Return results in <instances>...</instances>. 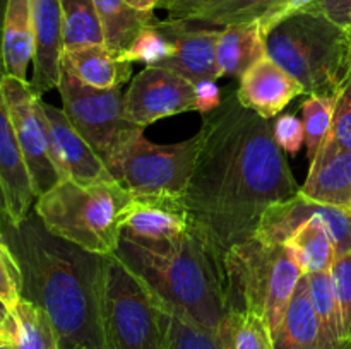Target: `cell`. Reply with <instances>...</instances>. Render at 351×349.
<instances>
[{"label":"cell","instance_id":"7402d4cb","mask_svg":"<svg viewBox=\"0 0 351 349\" xmlns=\"http://www.w3.org/2000/svg\"><path fill=\"white\" fill-rule=\"evenodd\" d=\"M216 55L221 77H242L256 62L266 57V43L259 21L221 27Z\"/></svg>","mask_w":351,"mask_h":349},{"label":"cell","instance_id":"44dd1931","mask_svg":"<svg viewBox=\"0 0 351 349\" xmlns=\"http://www.w3.org/2000/svg\"><path fill=\"white\" fill-rule=\"evenodd\" d=\"M304 212L307 222L298 228L287 245L293 248L304 274L329 272L336 260V246L322 219L324 205L305 197Z\"/></svg>","mask_w":351,"mask_h":349},{"label":"cell","instance_id":"d4e9b609","mask_svg":"<svg viewBox=\"0 0 351 349\" xmlns=\"http://www.w3.org/2000/svg\"><path fill=\"white\" fill-rule=\"evenodd\" d=\"M101 21L105 44L110 50L122 53L130 47L137 34L153 24V12L132 9L125 0H93Z\"/></svg>","mask_w":351,"mask_h":349},{"label":"cell","instance_id":"e0dca14e","mask_svg":"<svg viewBox=\"0 0 351 349\" xmlns=\"http://www.w3.org/2000/svg\"><path fill=\"white\" fill-rule=\"evenodd\" d=\"M305 94L300 82L269 57L261 58L240 77V105L266 120H273L297 96Z\"/></svg>","mask_w":351,"mask_h":349},{"label":"cell","instance_id":"9a60e30c","mask_svg":"<svg viewBox=\"0 0 351 349\" xmlns=\"http://www.w3.org/2000/svg\"><path fill=\"white\" fill-rule=\"evenodd\" d=\"M2 74L3 72L0 68V79ZM0 194L5 205L3 218L12 222L23 221L36 202L29 171L21 153L12 120L3 101L2 89H0Z\"/></svg>","mask_w":351,"mask_h":349},{"label":"cell","instance_id":"603a6c76","mask_svg":"<svg viewBox=\"0 0 351 349\" xmlns=\"http://www.w3.org/2000/svg\"><path fill=\"white\" fill-rule=\"evenodd\" d=\"M274 349H322L321 331L308 296V277L304 274L293 298L273 334Z\"/></svg>","mask_w":351,"mask_h":349},{"label":"cell","instance_id":"7bdbcfd3","mask_svg":"<svg viewBox=\"0 0 351 349\" xmlns=\"http://www.w3.org/2000/svg\"><path fill=\"white\" fill-rule=\"evenodd\" d=\"M5 7H7V0H0V36H2V24H3V16H5Z\"/></svg>","mask_w":351,"mask_h":349},{"label":"cell","instance_id":"30bf717a","mask_svg":"<svg viewBox=\"0 0 351 349\" xmlns=\"http://www.w3.org/2000/svg\"><path fill=\"white\" fill-rule=\"evenodd\" d=\"M0 89L29 171L34 197L38 198L62 180L51 159L47 120L41 106L43 99L31 89L29 82L7 74H2Z\"/></svg>","mask_w":351,"mask_h":349},{"label":"cell","instance_id":"6da1fadb","mask_svg":"<svg viewBox=\"0 0 351 349\" xmlns=\"http://www.w3.org/2000/svg\"><path fill=\"white\" fill-rule=\"evenodd\" d=\"M201 149L184 194L192 231L219 260L252 238L267 207L293 197L300 185L273 135L271 120L226 94L202 115Z\"/></svg>","mask_w":351,"mask_h":349},{"label":"cell","instance_id":"cb8c5ba5","mask_svg":"<svg viewBox=\"0 0 351 349\" xmlns=\"http://www.w3.org/2000/svg\"><path fill=\"white\" fill-rule=\"evenodd\" d=\"M0 334L12 349H60L53 324L43 308L21 298L7 313Z\"/></svg>","mask_w":351,"mask_h":349},{"label":"cell","instance_id":"8fae6325","mask_svg":"<svg viewBox=\"0 0 351 349\" xmlns=\"http://www.w3.org/2000/svg\"><path fill=\"white\" fill-rule=\"evenodd\" d=\"M197 112L194 82L165 67H146L123 94V116L129 123L147 127L167 116Z\"/></svg>","mask_w":351,"mask_h":349},{"label":"cell","instance_id":"b9f144b4","mask_svg":"<svg viewBox=\"0 0 351 349\" xmlns=\"http://www.w3.org/2000/svg\"><path fill=\"white\" fill-rule=\"evenodd\" d=\"M7 313H9V308H7V305L0 300V328H2L3 322H5Z\"/></svg>","mask_w":351,"mask_h":349},{"label":"cell","instance_id":"ee69618b","mask_svg":"<svg viewBox=\"0 0 351 349\" xmlns=\"http://www.w3.org/2000/svg\"><path fill=\"white\" fill-rule=\"evenodd\" d=\"M3 216H5V205H3L2 194H0V221H2ZM0 240H2V228H0Z\"/></svg>","mask_w":351,"mask_h":349},{"label":"cell","instance_id":"ab89813d","mask_svg":"<svg viewBox=\"0 0 351 349\" xmlns=\"http://www.w3.org/2000/svg\"><path fill=\"white\" fill-rule=\"evenodd\" d=\"M312 2H315V0H281V3L276 7V9L271 10L266 17H263V19L259 21L261 27H263V33L266 34L267 31H269L278 21L283 19V17L307 9Z\"/></svg>","mask_w":351,"mask_h":349},{"label":"cell","instance_id":"9c48e42d","mask_svg":"<svg viewBox=\"0 0 351 349\" xmlns=\"http://www.w3.org/2000/svg\"><path fill=\"white\" fill-rule=\"evenodd\" d=\"M57 89L67 118L106 163L123 130L130 125L123 116L125 92H122V86L96 89L62 70Z\"/></svg>","mask_w":351,"mask_h":349},{"label":"cell","instance_id":"d590c367","mask_svg":"<svg viewBox=\"0 0 351 349\" xmlns=\"http://www.w3.org/2000/svg\"><path fill=\"white\" fill-rule=\"evenodd\" d=\"M329 135L351 151V72L343 82L335 101V116Z\"/></svg>","mask_w":351,"mask_h":349},{"label":"cell","instance_id":"d6986e66","mask_svg":"<svg viewBox=\"0 0 351 349\" xmlns=\"http://www.w3.org/2000/svg\"><path fill=\"white\" fill-rule=\"evenodd\" d=\"M34 58V26L31 0H7L0 36V68L3 74L27 81Z\"/></svg>","mask_w":351,"mask_h":349},{"label":"cell","instance_id":"7c38bea8","mask_svg":"<svg viewBox=\"0 0 351 349\" xmlns=\"http://www.w3.org/2000/svg\"><path fill=\"white\" fill-rule=\"evenodd\" d=\"M41 106L47 120L51 159L60 177L84 185L115 180L105 161L75 130L64 109L55 108L45 101H41Z\"/></svg>","mask_w":351,"mask_h":349},{"label":"cell","instance_id":"836d02e7","mask_svg":"<svg viewBox=\"0 0 351 349\" xmlns=\"http://www.w3.org/2000/svg\"><path fill=\"white\" fill-rule=\"evenodd\" d=\"M23 298V272L7 243L0 240V300L12 308Z\"/></svg>","mask_w":351,"mask_h":349},{"label":"cell","instance_id":"ac0fdd59","mask_svg":"<svg viewBox=\"0 0 351 349\" xmlns=\"http://www.w3.org/2000/svg\"><path fill=\"white\" fill-rule=\"evenodd\" d=\"M300 194L317 204L351 209V151L329 135L311 161Z\"/></svg>","mask_w":351,"mask_h":349},{"label":"cell","instance_id":"4dcf8cb0","mask_svg":"<svg viewBox=\"0 0 351 349\" xmlns=\"http://www.w3.org/2000/svg\"><path fill=\"white\" fill-rule=\"evenodd\" d=\"M171 55H173V43L160 24V21H154L153 24L144 27L137 34L136 40L130 43V47L125 51L120 53V57L130 64L141 62V64H146L147 67H158Z\"/></svg>","mask_w":351,"mask_h":349},{"label":"cell","instance_id":"f35d334b","mask_svg":"<svg viewBox=\"0 0 351 349\" xmlns=\"http://www.w3.org/2000/svg\"><path fill=\"white\" fill-rule=\"evenodd\" d=\"M195 88V103H197V112L201 115L211 113L223 103L221 89L213 79H204L194 84Z\"/></svg>","mask_w":351,"mask_h":349},{"label":"cell","instance_id":"1f68e13d","mask_svg":"<svg viewBox=\"0 0 351 349\" xmlns=\"http://www.w3.org/2000/svg\"><path fill=\"white\" fill-rule=\"evenodd\" d=\"M167 341L165 349H221L218 337L165 308Z\"/></svg>","mask_w":351,"mask_h":349},{"label":"cell","instance_id":"ba28073f","mask_svg":"<svg viewBox=\"0 0 351 349\" xmlns=\"http://www.w3.org/2000/svg\"><path fill=\"white\" fill-rule=\"evenodd\" d=\"M201 149V135L177 144H154L144 137L143 127L130 123L123 130L106 168L132 195L184 197Z\"/></svg>","mask_w":351,"mask_h":349},{"label":"cell","instance_id":"4fadbf2b","mask_svg":"<svg viewBox=\"0 0 351 349\" xmlns=\"http://www.w3.org/2000/svg\"><path fill=\"white\" fill-rule=\"evenodd\" d=\"M173 43V55L158 67L170 68L191 82L221 77L216 44L219 27L201 26L189 21H160Z\"/></svg>","mask_w":351,"mask_h":349},{"label":"cell","instance_id":"7a4b0ae2","mask_svg":"<svg viewBox=\"0 0 351 349\" xmlns=\"http://www.w3.org/2000/svg\"><path fill=\"white\" fill-rule=\"evenodd\" d=\"M23 272V298L33 301L53 324L60 349H103L99 322L103 259L51 235L38 214L0 221Z\"/></svg>","mask_w":351,"mask_h":349},{"label":"cell","instance_id":"e575fe53","mask_svg":"<svg viewBox=\"0 0 351 349\" xmlns=\"http://www.w3.org/2000/svg\"><path fill=\"white\" fill-rule=\"evenodd\" d=\"M271 125H273L274 140L281 147V151L290 154V156H295L305 144L302 120L295 113H285V115L276 116L274 122H271Z\"/></svg>","mask_w":351,"mask_h":349},{"label":"cell","instance_id":"484cf974","mask_svg":"<svg viewBox=\"0 0 351 349\" xmlns=\"http://www.w3.org/2000/svg\"><path fill=\"white\" fill-rule=\"evenodd\" d=\"M308 296L314 307L315 317L321 331L322 349H351L343 337L341 315H339L338 301L332 287L331 270L329 272L307 274Z\"/></svg>","mask_w":351,"mask_h":349},{"label":"cell","instance_id":"52a82bcc","mask_svg":"<svg viewBox=\"0 0 351 349\" xmlns=\"http://www.w3.org/2000/svg\"><path fill=\"white\" fill-rule=\"evenodd\" d=\"M99 322L103 349H165V307L115 253L103 259Z\"/></svg>","mask_w":351,"mask_h":349},{"label":"cell","instance_id":"bcb514c9","mask_svg":"<svg viewBox=\"0 0 351 349\" xmlns=\"http://www.w3.org/2000/svg\"><path fill=\"white\" fill-rule=\"evenodd\" d=\"M348 33H350V36H351V29H350V31H348Z\"/></svg>","mask_w":351,"mask_h":349},{"label":"cell","instance_id":"277c9868","mask_svg":"<svg viewBox=\"0 0 351 349\" xmlns=\"http://www.w3.org/2000/svg\"><path fill=\"white\" fill-rule=\"evenodd\" d=\"M266 55L293 75L308 96L336 98L351 72V36L319 14L300 10L266 34Z\"/></svg>","mask_w":351,"mask_h":349},{"label":"cell","instance_id":"d6a6232c","mask_svg":"<svg viewBox=\"0 0 351 349\" xmlns=\"http://www.w3.org/2000/svg\"><path fill=\"white\" fill-rule=\"evenodd\" d=\"M331 279L341 315L343 337L351 348V252L336 257L331 269Z\"/></svg>","mask_w":351,"mask_h":349},{"label":"cell","instance_id":"60d3db41","mask_svg":"<svg viewBox=\"0 0 351 349\" xmlns=\"http://www.w3.org/2000/svg\"><path fill=\"white\" fill-rule=\"evenodd\" d=\"M125 2L141 12H153L158 5V0H125Z\"/></svg>","mask_w":351,"mask_h":349},{"label":"cell","instance_id":"5b68a950","mask_svg":"<svg viewBox=\"0 0 351 349\" xmlns=\"http://www.w3.org/2000/svg\"><path fill=\"white\" fill-rule=\"evenodd\" d=\"M132 194L117 180L77 183L62 178L34 202V212L51 235L98 255H112L122 235V212Z\"/></svg>","mask_w":351,"mask_h":349},{"label":"cell","instance_id":"f1b7e54d","mask_svg":"<svg viewBox=\"0 0 351 349\" xmlns=\"http://www.w3.org/2000/svg\"><path fill=\"white\" fill-rule=\"evenodd\" d=\"M281 0H219L195 16L189 23H197L208 27H226L232 24L254 23L266 17L273 9H276Z\"/></svg>","mask_w":351,"mask_h":349},{"label":"cell","instance_id":"83f0119b","mask_svg":"<svg viewBox=\"0 0 351 349\" xmlns=\"http://www.w3.org/2000/svg\"><path fill=\"white\" fill-rule=\"evenodd\" d=\"M64 51L105 44L101 21L93 0H60Z\"/></svg>","mask_w":351,"mask_h":349},{"label":"cell","instance_id":"f546056e","mask_svg":"<svg viewBox=\"0 0 351 349\" xmlns=\"http://www.w3.org/2000/svg\"><path fill=\"white\" fill-rule=\"evenodd\" d=\"M336 98L308 96L302 105V123L305 132V147L308 159H314L317 151L331 133Z\"/></svg>","mask_w":351,"mask_h":349},{"label":"cell","instance_id":"2e32d148","mask_svg":"<svg viewBox=\"0 0 351 349\" xmlns=\"http://www.w3.org/2000/svg\"><path fill=\"white\" fill-rule=\"evenodd\" d=\"M34 26V58L31 89L38 96L58 88L64 53L60 0H31Z\"/></svg>","mask_w":351,"mask_h":349},{"label":"cell","instance_id":"8d00e7d4","mask_svg":"<svg viewBox=\"0 0 351 349\" xmlns=\"http://www.w3.org/2000/svg\"><path fill=\"white\" fill-rule=\"evenodd\" d=\"M304 10L326 17L341 29H351V0H315Z\"/></svg>","mask_w":351,"mask_h":349},{"label":"cell","instance_id":"3957f363","mask_svg":"<svg viewBox=\"0 0 351 349\" xmlns=\"http://www.w3.org/2000/svg\"><path fill=\"white\" fill-rule=\"evenodd\" d=\"M115 255L168 311L218 334L228 313L225 267L192 229L165 242L120 235Z\"/></svg>","mask_w":351,"mask_h":349},{"label":"cell","instance_id":"5bb4252c","mask_svg":"<svg viewBox=\"0 0 351 349\" xmlns=\"http://www.w3.org/2000/svg\"><path fill=\"white\" fill-rule=\"evenodd\" d=\"M191 229V214L177 195H132L122 212V235L130 238L165 242Z\"/></svg>","mask_w":351,"mask_h":349},{"label":"cell","instance_id":"74e56055","mask_svg":"<svg viewBox=\"0 0 351 349\" xmlns=\"http://www.w3.org/2000/svg\"><path fill=\"white\" fill-rule=\"evenodd\" d=\"M219 0H158L156 9H165L168 21H192Z\"/></svg>","mask_w":351,"mask_h":349},{"label":"cell","instance_id":"4316f807","mask_svg":"<svg viewBox=\"0 0 351 349\" xmlns=\"http://www.w3.org/2000/svg\"><path fill=\"white\" fill-rule=\"evenodd\" d=\"M221 349H274L267 322L247 310H228L216 334Z\"/></svg>","mask_w":351,"mask_h":349},{"label":"cell","instance_id":"ffe728a7","mask_svg":"<svg viewBox=\"0 0 351 349\" xmlns=\"http://www.w3.org/2000/svg\"><path fill=\"white\" fill-rule=\"evenodd\" d=\"M130 62L106 44L65 50L62 53V70L69 72L86 86L96 89H110L123 86L132 75Z\"/></svg>","mask_w":351,"mask_h":349},{"label":"cell","instance_id":"8992f818","mask_svg":"<svg viewBox=\"0 0 351 349\" xmlns=\"http://www.w3.org/2000/svg\"><path fill=\"white\" fill-rule=\"evenodd\" d=\"M223 267L228 310L261 315L273 335L304 276L293 248L252 236L226 252Z\"/></svg>","mask_w":351,"mask_h":349},{"label":"cell","instance_id":"f6af8a7d","mask_svg":"<svg viewBox=\"0 0 351 349\" xmlns=\"http://www.w3.org/2000/svg\"><path fill=\"white\" fill-rule=\"evenodd\" d=\"M0 349H12V346H10V342L7 341V339L3 337L2 334H0Z\"/></svg>","mask_w":351,"mask_h":349}]
</instances>
